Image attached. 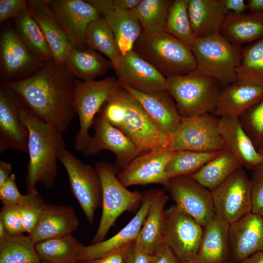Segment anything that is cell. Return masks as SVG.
I'll use <instances>...</instances> for the list:
<instances>
[{
	"label": "cell",
	"mask_w": 263,
	"mask_h": 263,
	"mask_svg": "<svg viewBox=\"0 0 263 263\" xmlns=\"http://www.w3.org/2000/svg\"><path fill=\"white\" fill-rule=\"evenodd\" d=\"M77 81L64 63L53 59L24 78L0 85L14 93L35 116L63 133L76 115Z\"/></svg>",
	"instance_id": "1"
},
{
	"label": "cell",
	"mask_w": 263,
	"mask_h": 263,
	"mask_svg": "<svg viewBox=\"0 0 263 263\" xmlns=\"http://www.w3.org/2000/svg\"><path fill=\"white\" fill-rule=\"evenodd\" d=\"M16 95L19 116L29 133L27 191L37 188L38 183L51 188L57 178L59 155L65 149L63 133L35 116Z\"/></svg>",
	"instance_id": "2"
},
{
	"label": "cell",
	"mask_w": 263,
	"mask_h": 263,
	"mask_svg": "<svg viewBox=\"0 0 263 263\" xmlns=\"http://www.w3.org/2000/svg\"><path fill=\"white\" fill-rule=\"evenodd\" d=\"M132 51L152 64L166 78L196 70L191 46L164 31H143Z\"/></svg>",
	"instance_id": "3"
},
{
	"label": "cell",
	"mask_w": 263,
	"mask_h": 263,
	"mask_svg": "<svg viewBox=\"0 0 263 263\" xmlns=\"http://www.w3.org/2000/svg\"><path fill=\"white\" fill-rule=\"evenodd\" d=\"M219 83L196 70L167 78L166 90L174 99L183 118L198 116L214 111L220 91Z\"/></svg>",
	"instance_id": "4"
},
{
	"label": "cell",
	"mask_w": 263,
	"mask_h": 263,
	"mask_svg": "<svg viewBox=\"0 0 263 263\" xmlns=\"http://www.w3.org/2000/svg\"><path fill=\"white\" fill-rule=\"evenodd\" d=\"M191 49L196 70L225 86L238 81L236 70L242 58V47L234 45L220 33L196 38Z\"/></svg>",
	"instance_id": "5"
},
{
	"label": "cell",
	"mask_w": 263,
	"mask_h": 263,
	"mask_svg": "<svg viewBox=\"0 0 263 263\" xmlns=\"http://www.w3.org/2000/svg\"><path fill=\"white\" fill-rule=\"evenodd\" d=\"M95 167L101 183L102 210L92 244L103 241L117 218L125 211L139 208L144 198L143 194L128 190L120 182L113 164L104 160L96 163Z\"/></svg>",
	"instance_id": "6"
},
{
	"label": "cell",
	"mask_w": 263,
	"mask_h": 263,
	"mask_svg": "<svg viewBox=\"0 0 263 263\" xmlns=\"http://www.w3.org/2000/svg\"><path fill=\"white\" fill-rule=\"evenodd\" d=\"M119 85L115 76L100 80H77L75 96V108L78 115L79 129L75 140V149L83 152L91 138L90 129L104 103Z\"/></svg>",
	"instance_id": "7"
},
{
	"label": "cell",
	"mask_w": 263,
	"mask_h": 263,
	"mask_svg": "<svg viewBox=\"0 0 263 263\" xmlns=\"http://www.w3.org/2000/svg\"><path fill=\"white\" fill-rule=\"evenodd\" d=\"M117 90L124 105V113L121 122L116 128L134 143L141 153L156 149H169L170 135L154 123L137 101L120 83Z\"/></svg>",
	"instance_id": "8"
},
{
	"label": "cell",
	"mask_w": 263,
	"mask_h": 263,
	"mask_svg": "<svg viewBox=\"0 0 263 263\" xmlns=\"http://www.w3.org/2000/svg\"><path fill=\"white\" fill-rule=\"evenodd\" d=\"M58 161L66 169L74 195L87 221L93 224L95 211L102 205L101 183L96 169L84 164L65 149Z\"/></svg>",
	"instance_id": "9"
},
{
	"label": "cell",
	"mask_w": 263,
	"mask_h": 263,
	"mask_svg": "<svg viewBox=\"0 0 263 263\" xmlns=\"http://www.w3.org/2000/svg\"><path fill=\"white\" fill-rule=\"evenodd\" d=\"M203 231V226L175 205L165 210L164 242L181 263L195 259Z\"/></svg>",
	"instance_id": "10"
},
{
	"label": "cell",
	"mask_w": 263,
	"mask_h": 263,
	"mask_svg": "<svg viewBox=\"0 0 263 263\" xmlns=\"http://www.w3.org/2000/svg\"><path fill=\"white\" fill-rule=\"evenodd\" d=\"M170 138L169 149L174 151L214 152L224 150L219 117L212 113L182 117L178 129Z\"/></svg>",
	"instance_id": "11"
},
{
	"label": "cell",
	"mask_w": 263,
	"mask_h": 263,
	"mask_svg": "<svg viewBox=\"0 0 263 263\" xmlns=\"http://www.w3.org/2000/svg\"><path fill=\"white\" fill-rule=\"evenodd\" d=\"M211 193L216 215L230 225L252 212L251 179L243 167Z\"/></svg>",
	"instance_id": "12"
},
{
	"label": "cell",
	"mask_w": 263,
	"mask_h": 263,
	"mask_svg": "<svg viewBox=\"0 0 263 263\" xmlns=\"http://www.w3.org/2000/svg\"><path fill=\"white\" fill-rule=\"evenodd\" d=\"M44 62L26 46L15 29L7 27L2 31L0 38L1 84L25 78Z\"/></svg>",
	"instance_id": "13"
},
{
	"label": "cell",
	"mask_w": 263,
	"mask_h": 263,
	"mask_svg": "<svg viewBox=\"0 0 263 263\" xmlns=\"http://www.w3.org/2000/svg\"><path fill=\"white\" fill-rule=\"evenodd\" d=\"M166 189L175 205L204 227L216 216L211 191L190 175L170 178Z\"/></svg>",
	"instance_id": "14"
},
{
	"label": "cell",
	"mask_w": 263,
	"mask_h": 263,
	"mask_svg": "<svg viewBox=\"0 0 263 263\" xmlns=\"http://www.w3.org/2000/svg\"><path fill=\"white\" fill-rule=\"evenodd\" d=\"M49 7L73 47H89L86 35L89 25L100 15L86 0H49Z\"/></svg>",
	"instance_id": "15"
},
{
	"label": "cell",
	"mask_w": 263,
	"mask_h": 263,
	"mask_svg": "<svg viewBox=\"0 0 263 263\" xmlns=\"http://www.w3.org/2000/svg\"><path fill=\"white\" fill-rule=\"evenodd\" d=\"M92 127L94 133L83 152L84 156L96 155L103 150H110L115 156L113 165L118 172L142 154L125 133L111 125L99 113L95 117Z\"/></svg>",
	"instance_id": "16"
},
{
	"label": "cell",
	"mask_w": 263,
	"mask_h": 263,
	"mask_svg": "<svg viewBox=\"0 0 263 263\" xmlns=\"http://www.w3.org/2000/svg\"><path fill=\"white\" fill-rule=\"evenodd\" d=\"M173 151L169 149H159L142 153L119 171L117 177L126 188L157 184L167 188L169 179L166 169Z\"/></svg>",
	"instance_id": "17"
},
{
	"label": "cell",
	"mask_w": 263,
	"mask_h": 263,
	"mask_svg": "<svg viewBox=\"0 0 263 263\" xmlns=\"http://www.w3.org/2000/svg\"><path fill=\"white\" fill-rule=\"evenodd\" d=\"M111 28L121 55L132 50L143 29L132 10L116 6L113 0H88Z\"/></svg>",
	"instance_id": "18"
},
{
	"label": "cell",
	"mask_w": 263,
	"mask_h": 263,
	"mask_svg": "<svg viewBox=\"0 0 263 263\" xmlns=\"http://www.w3.org/2000/svg\"><path fill=\"white\" fill-rule=\"evenodd\" d=\"M115 71L119 82L138 91L152 93L166 90L167 78L132 50L121 55Z\"/></svg>",
	"instance_id": "19"
},
{
	"label": "cell",
	"mask_w": 263,
	"mask_h": 263,
	"mask_svg": "<svg viewBox=\"0 0 263 263\" xmlns=\"http://www.w3.org/2000/svg\"><path fill=\"white\" fill-rule=\"evenodd\" d=\"M0 85V153L9 149L28 152V131L19 116L16 95Z\"/></svg>",
	"instance_id": "20"
},
{
	"label": "cell",
	"mask_w": 263,
	"mask_h": 263,
	"mask_svg": "<svg viewBox=\"0 0 263 263\" xmlns=\"http://www.w3.org/2000/svg\"><path fill=\"white\" fill-rule=\"evenodd\" d=\"M155 190L150 189L143 193V202L135 215L118 232L106 240L83 244L79 251L78 263L99 258L135 241L148 214Z\"/></svg>",
	"instance_id": "21"
},
{
	"label": "cell",
	"mask_w": 263,
	"mask_h": 263,
	"mask_svg": "<svg viewBox=\"0 0 263 263\" xmlns=\"http://www.w3.org/2000/svg\"><path fill=\"white\" fill-rule=\"evenodd\" d=\"M231 263L263 251V215L253 212L230 225Z\"/></svg>",
	"instance_id": "22"
},
{
	"label": "cell",
	"mask_w": 263,
	"mask_h": 263,
	"mask_svg": "<svg viewBox=\"0 0 263 263\" xmlns=\"http://www.w3.org/2000/svg\"><path fill=\"white\" fill-rule=\"evenodd\" d=\"M119 83L137 101L162 131L171 135L177 130L182 117L174 99L167 90L145 93Z\"/></svg>",
	"instance_id": "23"
},
{
	"label": "cell",
	"mask_w": 263,
	"mask_h": 263,
	"mask_svg": "<svg viewBox=\"0 0 263 263\" xmlns=\"http://www.w3.org/2000/svg\"><path fill=\"white\" fill-rule=\"evenodd\" d=\"M219 128L224 150L234 156L243 167L253 170L261 164L262 156L243 128L239 118L219 117Z\"/></svg>",
	"instance_id": "24"
},
{
	"label": "cell",
	"mask_w": 263,
	"mask_h": 263,
	"mask_svg": "<svg viewBox=\"0 0 263 263\" xmlns=\"http://www.w3.org/2000/svg\"><path fill=\"white\" fill-rule=\"evenodd\" d=\"M78 226L73 207L47 204L35 228L28 235L36 244L47 239L72 235Z\"/></svg>",
	"instance_id": "25"
},
{
	"label": "cell",
	"mask_w": 263,
	"mask_h": 263,
	"mask_svg": "<svg viewBox=\"0 0 263 263\" xmlns=\"http://www.w3.org/2000/svg\"><path fill=\"white\" fill-rule=\"evenodd\" d=\"M263 98V86L237 81L220 90L212 114L239 118Z\"/></svg>",
	"instance_id": "26"
},
{
	"label": "cell",
	"mask_w": 263,
	"mask_h": 263,
	"mask_svg": "<svg viewBox=\"0 0 263 263\" xmlns=\"http://www.w3.org/2000/svg\"><path fill=\"white\" fill-rule=\"evenodd\" d=\"M230 225L216 215L204 227L195 263H231Z\"/></svg>",
	"instance_id": "27"
},
{
	"label": "cell",
	"mask_w": 263,
	"mask_h": 263,
	"mask_svg": "<svg viewBox=\"0 0 263 263\" xmlns=\"http://www.w3.org/2000/svg\"><path fill=\"white\" fill-rule=\"evenodd\" d=\"M49 0H28V9L45 37L53 59L63 63L66 56L74 47L51 12Z\"/></svg>",
	"instance_id": "28"
},
{
	"label": "cell",
	"mask_w": 263,
	"mask_h": 263,
	"mask_svg": "<svg viewBox=\"0 0 263 263\" xmlns=\"http://www.w3.org/2000/svg\"><path fill=\"white\" fill-rule=\"evenodd\" d=\"M165 190L155 189L150 206L138 235L135 246L153 255L164 245V208L169 199Z\"/></svg>",
	"instance_id": "29"
},
{
	"label": "cell",
	"mask_w": 263,
	"mask_h": 263,
	"mask_svg": "<svg viewBox=\"0 0 263 263\" xmlns=\"http://www.w3.org/2000/svg\"><path fill=\"white\" fill-rule=\"evenodd\" d=\"M188 12L196 38L220 32L228 11L224 0H188Z\"/></svg>",
	"instance_id": "30"
},
{
	"label": "cell",
	"mask_w": 263,
	"mask_h": 263,
	"mask_svg": "<svg viewBox=\"0 0 263 263\" xmlns=\"http://www.w3.org/2000/svg\"><path fill=\"white\" fill-rule=\"evenodd\" d=\"M219 33L228 42L240 47L262 39L263 13L227 14Z\"/></svg>",
	"instance_id": "31"
},
{
	"label": "cell",
	"mask_w": 263,
	"mask_h": 263,
	"mask_svg": "<svg viewBox=\"0 0 263 263\" xmlns=\"http://www.w3.org/2000/svg\"><path fill=\"white\" fill-rule=\"evenodd\" d=\"M63 63L76 78L84 81L94 80L113 68L109 59L90 47L83 49L73 48Z\"/></svg>",
	"instance_id": "32"
},
{
	"label": "cell",
	"mask_w": 263,
	"mask_h": 263,
	"mask_svg": "<svg viewBox=\"0 0 263 263\" xmlns=\"http://www.w3.org/2000/svg\"><path fill=\"white\" fill-rule=\"evenodd\" d=\"M13 19L17 34L31 52L43 62L53 59L47 40L28 8Z\"/></svg>",
	"instance_id": "33"
},
{
	"label": "cell",
	"mask_w": 263,
	"mask_h": 263,
	"mask_svg": "<svg viewBox=\"0 0 263 263\" xmlns=\"http://www.w3.org/2000/svg\"><path fill=\"white\" fill-rule=\"evenodd\" d=\"M242 167L234 156L224 150L199 170L190 175L211 191Z\"/></svg>",
	"instance_id": "34"
},
{
	"label": "cell",
	"mask_w": 263,
	"mask_h": 263,
	"mask_svg": "<svg viewBox=\"0 0 263 263\" xmlns=\"http://www.w3.org/2000/svg\"><path fill=\"white\" fill-rule=\"evenodd\" d=\"M82 244L73 235L47 239L35 244L40 262L78 263Z\"/></svg>",
	"instance_id": "35"
},
{
	"label": "cell",
	"mask_w": 263,
	"mask_h": 263,
	"mask_svg": "<svg viewBox=\"0 0 263 263\" xmlns=\"http://www.w3.org/2000/svg\"><path fill=\"white\" fill-rule=\"evenodd\" d=\"M87 46L104 55L116 70L121 57L113 34L102 16L93 21L89 26L86 35Z\"/></svg>",
	"instance_id": "36"
},
{
	"label": "cell",
	"mask_w": 263,
	"mask_h": 263,
	"mask_svg": "<svg viewBox=\"0 0 263 263\" xmlns=\"http://www.w3.org/2000/svg\"><path fill=\"white\" fill-rule=\"evenodd\" d=\"M236 73L238 81L263 87V38L243 48Z\"/></svg>",
	"instance_id": "37"
},
{
	"label": "cell",
	"mask_w": 263,
	"mask_h": 263,
	"mask_svg": "<svg viewBox=\"0 0 263 263\" xmlns=\"http://www.w3.org/2000/svg\"><path fill=\"white\" fill-rule=\"evenodd\" d=\"M172 0H141L132 10L144 31L163 32Z\"/></svg>",
	"instance_id": "38"
},
{
	"label": "cell",
	"mask_w": 263,
	"mask_h": 263,
	"mask_svg": "<svg viewBox=\"0 0 263 263\" xmlns=\"http://www.w3.org/2000/svg\"><path fill=\"white\" fill-rule=\"evenodd\" d=\"M192 150L174 151L166 167V174L172 177L191 175L199 170L220 152Z\"/></svg>",
	"instance_id": "39"
},
{
	"label": "cell",
	"mask_w": 263,
	"mask_h": 263,
	"mask_svg": "<svg viewBox=\"0 0 263 263\" xmlns=\"http://www.w3.org/2000/svg\"><path fill=\"white\" fill-rule=\"evenodd\" d=\"M35 244L28 235L12 236L0 242V263H39Z\"/></svg>",
	"instance_id": "40"
},
{
	"label": "cell",
	"mask_w": 263,
	"mask_h": 263,
	"mask_svg": "<svg viewBox=\"0 0 263 263\" xmlns=\"http://www.w3.org/2000/svg\"><path fill=\"white\" fill-rule=\"evenodd\" d=\"M164 32L191 46L196 38L188 12V0H173L169 10Z\"/></svg>",
	"instance_id": "41"
},
{
	"label": "cell",
	"mask_w": 263,
	"mask_h": 263,
	"mask_svg": "<svg viewBox=\"0 0 263 263\" xmlns=\"http://www.w3.org/2000/svg\"><path fill=\"white\" fill-rule=\"evenodd\" d=\"M47 204L37 188L28 191L23 195L18 206L24 233L29 234L32 232Z\"/></svg>",
	"instance_id": "42"
},
{
	"label": "cell",
	"mask_w": 263,
	"mask_h": 263,
	"mask_svg": "<svg viewBox=\"0 0 263 263\" xmlns=\"http://www.w3.org/2000/svg\"><path fill=\"white\" fill-rule=\"evenodd\" d=\"M241 124L259 151L263 149V98L239 117Z\"/></svg>",
	"instance_id": "43"
},
{
	"label": "cell",
	"mask_w": 263,
	"mask_h": 263,
	"mask_svg": "<svg viewBox=\"0 0 263 263\" xmlns=\"http://www.w3.org/2000/svg\"><path fill=\"white\" fill-rule=\"evenodd\" d=\"M0 221L11 235L23 234L21 216L18 205L2 206Z\"/></svg>",
	"instance_id": "44"
},
{
	"label": "cell",
	"mask_w": 263,
	"mask_h": 263,
	"mask_svg": "<svg viewBox=\"0 0 263 263\" xmlns=\"http://www.w3.org/2000/svg\"><path fill=\"white\" fill-rule=\"evenodd\" d=\"M252 170V212L263 215V168L258 167Z\"/></svg>",
	"instance_id": "45"
},
{
	"label": "cell",
	"mask_w": 263,
	"mask_h": 263,
	"mask_svg": "<svg viewBox=\"0 0 263 263\" xmlns=\"http://www.w3.org/2000/svg\"><path fill=\"white\" fill-rule=\"evenodd\" d=\"M23 195L19 191L16 182V175L12 173L8 179L0 187V200L2 206L18 205Z\"/></svg>",
	"instance_id": "46"
},
{
	"label": "cell",
	"mask_w": 263,
	"mask_h": 263,
	"mask_svg": "<svg viewBox=\"0 0 263 263\" xmlns=\"http://www.w3.org/2000/svg\"><path fill=\"white\" fill-rule=\"evenodd\" d=\"M26 0H0V23L11 18H15L28 8Z\"/></svg>",
	"instance_id": "47"
},
{
	"label": "cell",
	"mask_w": 263,
	"mask_h": 263,
	"mask_svg": "<svg viewBox=\"0 0 263 263\" xmlns=\"http://www.w3.org/2000/svg\"><path fill=\"white\" fill-rule=\"evenodd\" d=\"M134 242L110 252L99 258L78 263H126L128 251Z\"/></svg>",
	"instance_id": "48"
},
{
	"label": "cell",
	"mask_w": 263,
	"mask_h": 263,
	"mask_svg": "<svg viewBox=\"0 0 263 263\" xmlns=\"http://www.w3.org/2000/svg\"><path fill=\"white\" fill-rule=\"evenodd\" d=\"M150 263H181L172 250L166 244L152 255Z\"/></svg>",
	"instance_id": "49"
},
{
	"label": "cell",
	"mask_w": 263,
	"mask_h": 263,
	"mask_svg": "<svg viewBox=\"0 0 263 263\" xmlns=\"http://www.w3.org/2000/svg\"><path fill=\"white\" fill-rule=\"evenodd\" d=\"M134 242L128 251L126 263H150L152 255L147 254L137 247Z\"/></svg>",
	"instance_id": "50"
},
{
	"label": "cell",
	"mask_w": 263,
	"mask_h": 263,
	"mask_svg": "<svg viewBox=\"0 0 263 263\" xmlns=\"http://www.w3.org/2000/svg\"><path fill=\"white\" fill-rule=\"evenodd\" d=\"M224 2L227 10H231L234 14L244 13L247 9L244 0H224Z\"/></svg>",
	"instance_id": "51"
},
{
	"label": "cell",
	"mask_w": 263,
	"mask_h": 263,
	"mask_svg": "<svg viewBox=\"0 0 263 263\" xmlns=\"http://www.w3.org/2000/svg\"><path fill=\"white\" fill-rule=\"evenodd\" d=\"M12 167L10 163L0 161V187L2 186L11 175Z\"/></svg>",
	"instance_id": "52"
},
{
	"label": "cell",
	"mask_w": 263,
	"mask_h": 263,
	"mask_svg": "<svg viewBox=\"0 0 263 263\" xmlns=\"http://www.w3.org/2000/svg\"><path fill=\"white\" fill-rule=\"evenodd\" d=\"M141 0H113L114 5L120 8L126 10L133 9L140 2Z\"/></svg>",
	"instance_id": "53"
},
{
	"label": "cell",
	"mask_w": 263,
	"mask_h": 263,
	"mask_svg": "<svg viewBox=\"0 0 263 263\" xmlns=\"http://www.w3.org/2000/svg\"><path fill=\"white\" fill-rule=\"evenodd\" d=\"M246 4L250 12L263 13V0H248Z\"/></svg>",
	"instance_id": "54"
},
{
	"label": "cell",
	"mask_w": 263,
	"mask_h": 263,
	"mask_svg": "<svg viewBox=\"0 0 263 263\" xmlns=\"http://www.w3.org/2000/svg\"><path fill=\"white\" fill-rule=\"evenodd\" d=\"M239 263H263V251L256 253Z\"/></svg>",
	"instance_id": "55"
},
{
	"label": "cell",
	"mask_w": 263,
	"mask_h": 263,
	"mask_svg": "<svg viewBox=\"0 0 263 263\" xmlns=\"http://www.w3.org/2000/svg\"><path fill=\"white\" fill-rule=\"evenodd\" d=\"M12 235L8 233L2 222L0 221V242L8 239Z\"/></svg>",
	"instance_id": "56"
},
{
	"label": "cell",
	"mask_w": 263,
	"mask_h": 263,
	"mask_svg": "<svg viewBox=\"0 0 263 263\" xmlns=\"http://www.w3.org/2000/svg\"><path fill=\"white\" fill-rule=\"evenodd\" d=\"M262 157V162L261 164L259 166L263 168V149L259 151Z\"/></svg>",
	"instance_id": "57"
},
{
	"label": "cell",
	"mask_w": 263,
	"mask_h": 263,
	"mask_svg": "<svg viewBox=\"0 0 263 263\" xmlns=\"http://www.w3.org/2000/svg\"><path fill=\"white\" fill-rule=\"evenodd\" d=\"M195 263L194 262V261H192L185 262V263Z\"/></svg>",
	"instance_id": "58"
},
{
	"label": "cell",
	"mask_w": 263,
	"mask_h": 263,
	"mask_svg": "<svg viewBox=\"0 0 263 263\" xmlns=\"http://www.w3.org/2000/svg\"><path fill=\"white\" fill-rule=\"evenodd\" d=\"M39 263H48V262H40Z\"/></svg>",
	"instance_id": "59"
}]
</instances>
